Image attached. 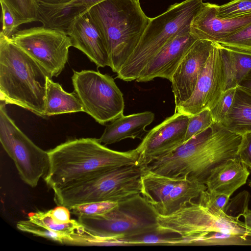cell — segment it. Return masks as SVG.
Wrapping results in <instances>:
<instances>
[{"mask_svg": "<svg viewBox=\"0 0 251 251\" xmlns=\"http://www.w3.org/2000/svg\"><path fill=\"white\" fill-rule=\"evenodd\" d=\"M241 139L242 135L229 131L220 123L214 122L175 150L151 161L146 169L204 183L214 168L237 156Z\"/></svg>", "mask_w": 251, "mask_h": 251, "instance_id": "1", "label": "cell"}, {"mask_svg": "<svg viewBox=\"0 0 251 251\" xmlns=\"http://www.w3.org/2000/svg\"><path fill=\"white\" fill-rule=\"evenodd\" d=\"M50 166L44 179L53 191L106 171L138 162L137 150L110 149L98 139L69 140L48 151Z\"/></svg>", "mask_w": 251, "mask_h": 251, "instance_id": "2", "label": "cell"}, {"mask_svg": "<svg viewBox=\"0 0 251 251\" xmlns=\"http://www.w3.org/2000/svg\"><path fill=\"white\" fill-rule=\"evenodd\" d=\"M48 77L33 58L0 34V101L45 117Z\"/></svg>", "mask_w": 251, "mask_h": 251, "instance_id": "3", "label": "cell"}, {"mask_svg": "<svg viewBox=\"0 0 251 251\" xmlns=\"http://www.w3.org/2000/svg\"><path fill=\"white\" fill-rule=\"evenodd\" d=\"M88 12L107 48L110 67L118 73L134 51L150 22L139 0H104Z\"/></svg>", "mask_w": 251, "mask_h": 251, "instance_id": "4", "label": "cell"}, {"mask_svg": "<svg viewBox=\"0 0 251 251\" xmlns=\"http://www.w3.org/2000/svg\"><path fill=\"white\" fill-rule=\"evenodd\" d=\"M202 0H184L169 6L162 14L151 18L133 52L117 73L126 81L136 80L149 62L192 21Z\"/></svg>", "mask_w": 251, "mask_h": 251, "instance_id": "5", "label": "cell"}, {"mask_svg": "<svg viewBox=\"0 0 251 251\" xmlns=\"http://www.w3.org/2000/svg\"><path fill=\"white\" fill-rule=\"evenodd\" d=\"M158 214L141 195L118 202L101 215L79 216L78 222L93 236L91 245L110 246L116 240L157 231Z\"/></svg>", "mask_w": 251, "mask_h": 251, "instance_id": "6", "label": "cell"}, {"mask_svg": "<svg viewBox=\"0 0 251 251\" xmlns=\"http://www.w3.org/2000/svg\"><path fill=\"white\" fill-rule=\"evenodd\" d=\"M146 168L137 162L106 171L54 191V200L69 209L96 201H121L141 194Z\"/></svg>", "mask_w": 251, "mask_h": 251, "instance_id": "7", "label": "cell"}, {"mask_svg": "<svg viewBox=\"0 0 251 251\" xmlns=\"http://www.w3.org/2000/svg\"><path fill=\"white\" fill-rule=\"evenodd\" d=\"M157 222V231L175 233L184 238L210 231L251 237V228L245 222L226 214H215L193 200L184 202L170 214H158Z\"/></svg>", "mask_w": 251, "mask_h": 251, "instance_id": "8", "label": "cell"}, {"mask_svg": "<svg viewBox=\"0 0 251 251\" xmlns=\"http://www.w3.org/2000/svg\"><path fill=\"white\" fill-rule=\"evenodd\" d=\"M73 72L75 92L84 112L102 125L123 115V94L111 76L92 70Z\"/></svg>", "mask_w": 251, "mask_h": 251, "instance_id": "9", "label": "cell"}, {"mask_svg": "<svg viewBox=\"0 0 251 251\" xmlns=\"http://www.w3.org/2000/svg\"><path fill=\"white\" fill-rule=\"evenodd\" d=\"M0 141L13 160L22 180L34 188L47 174L50 166L48 151L36 145L8 115L5 103L0 101Z\"/></svg>", "mask_w": 251, "mask_h": 251, "instance_id": "10", "label": "cell"}, {"mask_svg": "<svg viewBox=\"0 0 251 251\" xmlns=\"http://www.w3.org/2000/svg\"><path fill=\"white\" fill-rule=\"evenodd\" d=\"M8 39L33 58L50 78L64 69L72 47L66 33L43 25L18 30Z\"/></svg>", "mask_w": 251, "mask_h": 251, "instance_id": "11", "label": "cell"}, {"mask_svg": "<svg viewBox=\"0 0 251 251\" xmlns=\"http://www.w3.org/2000/svg\"><path fill=\"white\" fill-rule=\"evenodd\" d=\"M226 87V75L220 46L215 43L192 95L176 105L175 112L190 117L204 109L210 110Z\"/></svg>", "mask_w": 251, "mask_h": 251, "instance_id": "12", "label": "cell"}, {"mask_svg": "<svg viewBox=\"0 0 251 251\" xmlns=\"http://www.w3.org/2000/svg\"><path fill=\"white\" fill-rule=\"evenodd\" d=\"M189 116L178 112L150 130L136 148L138 162L147 167L156 158L175 150L185 142Z\"/></svg>", "mask_w": 251, "mask_h": 251, "instance_id": "13", "label": "cell"}, {"mask_svg": "<svg viewBox=\"0 0 251 251\" xmlns=\"http://www.w3.org/2000/svg\"><path fill=\"white\" fill-rule=\"evenodd\" d=\"M214 44L210 41L197 39L181 61L171 81L176 106L192 95Z\"/></svg>", "mask_w": 251, "mask_h": 251, "instance_id": "14", "label": "cell"}, {"mask_svg": "<svg viewBox=\"0 0 251 251\" xmlns=\"http://www.w3.org/2000/svg\"><path fill=\"white\" fill-rule=\"evenodd\" d=\"M216 4L203 3L193 18L191 33L197 39L218 43L251 24V14L232 18L217 15Z\"/></svg>", "mask_w": 251, "mask_h": 251, "instance_id": "15", "label": "cell"}, {"mask_svg": "<svg viewBox=\"0 0 251 251\" xmlns=\"http://www.w3.org/2000/svg\"><path fill=\"white\" fill-rule=\"evenodd\" d=\"M190 25L180 31L149 62L136 80L139 82L161 77L171 81L177 67L194 42Z\"/></svg>", "mask_w": 251, "mask_h": 251, "instance_id": "16", "label": "cell"}, {"mask_svg": "<svg viewBox=\"0 0 251 251\" xmlns=\"http://www.w3.org/2000/svg\"><path fill=\"white\" fill-rule=\"evenodd\" d=\"M66 34L72 47L81 51L98 67L110 66L105 40L88 11L74 21Z\"/></svg>", "mask_w": 251, "mask_h": 251, "instance_id": "17", "label": "cell"}, {"mask_svg": "<svg viewBox=\"0 0 251 251\" xmlns=\"http://www.w3.org/2000/svg\"><path fill=\"white\" fill-rule=\"evenodd\" d=\"M247 167L237 156L226 160L211 172L204 183L206 190L213 194L230 197L246 183L250 175Z\"/></svg>", "mask_w": 251, "mask_h": 251, "instance_id": "18", "label": "cell"}, {"mask_svg": "<svg viewBox=\"0 0 251 251\" xmlns=\"http://www.w3.org/2000/svg\"><path fill=\"white\" fill-rule=\"evenodd\" d=\"M154 114L151 111L124 115L107 125L103 133L98 139L104 145H110L123 140L131 138L143 139L148 131L146 126L154 120Z\"/></svg>", "mask_w": 251, "mask_h": 251, "instance_id": "19", "label": "cell"}, {"mask_svg": "<svg viewBox=\"0 0 251 251\" xmlns=\"http://www.w3.org/2000/svg\"><path fill=\"white\" fill-rule=\"evenodd\" d=\"M221 123L242 136L251 132V94L237 86L231 106Z\"/></svg>", "mask_w": 251, "mask_h": 251, "instance_id": "20", "label": "cell"}, {"mask_svg": "<svg viewBox=\"0 0 251 251\" xmlns=\"http://www.w3.org/2000/svg\"><path fill=\"white\" fill-rule=\"evenodd\" d=\"M88 11L83 6L73 3L61 5L38 3V21L46 27L66 33L74 21Z\"/></svg>", "mask_w": 251, "mask_h": 251, "instance_id": "21", "label": "cell"}, {"mask_svg": "<svg viewBox=\"0 0 251 251\" xmlns=\"http://www.w3.org/2000/svg\"><path fill=\"white\" fill-rule=\"evenodd\" d=\"M79 112L84 111L76 93L65 91L59 83L48 77L45 116Z\"/></svg>", "mask_w": 251, "mask_h": 251, "instance_id": "22", "label": "cell"}, {"mask_svg": "<svg viewBox=\"0 0 251 251\" xmlns=\"http://www.w3.org/2000/svg\"><path fill=\"white\" fill-rule=\"evenodd\" d=\"M207 189L206 185L198 180L185 178L178 182L160 204L153 207L157 213L166 215L177 210L184 202L198 198Z\"/></svg>", "mask_w": 251, "mask_h": 251, "instance_id": "23", "label": "cell"}, {"mask_svg": "<svg viewBox=\"0 0 251 251\" xmlns=\"http://www.w3.org/2000/svg\"><path fill=\"white\" fill-rule=\"evenodd\" d=\"M184 179L170 177L146 169L142 176L141 195L154 207L161 203L174 187Z\"/></svg>", "mask_w": 251, "mask_h": 251, "instance_id": "24", "label": "cell"}, {"mask_svg": "<svg viewBox=\"0 0 251 251\" xmlns=\"http://www.w3.org/2000/svg\"><path fill=\"white\" fill-rule=\"evenodd\" d=\"M219 45L226 75V90L236 88L251 70V53L234 50Z\"/></svg>", "mask_w": 251, "mask_h": 251, "instance_id": "25", "label": "cell"}, {"mask_svg": "<svg viewBox=\"0 0 251 251\" xmlns=\"http://www.w3.org/2000/svg\"><path fill=\"white\" fill-rule=\"evenodd\" d=\"M191 246L189 238L175 233L158 231L126 237L112 241L110 246Z\"/></svg>", "mask_w": 251, "mask_h": 251, "instance_id": "26", "label": "cell"}, {"mask_svg": "<svg viewBox=\"0 0 251 251\" xmlns=\"http://www.w3.org/2000/svg\"><path fill=\"white\" fill-rule=\"evenodd\" d=\"M27 219L32 222L51 231L72 236L75 240L77 236L85 233L84 227L78 221L71 220L65 223H57L53 220L49 210L30 212L28 214Z\"/></svg>", "mask_w": 251, "mask_h": 251, "instance_id": "27", "label": "cell"}, {"mask_svg": "<svg viewBox=\"0 0 251 251\" xmlns=\"http://www.w3.org/2000/svg\"><path fill=\"white\" fill-rule=\"evenodd\" d=\"M17 228L25 232L49 239L62 244L73 245L75 238L70 235L51 231L29 220H21L17 222Z\"/></svg>", "mask_w": 251, "mask_h": 251, "instance_id": "28", "label": "cell"}, {"mask_svg": "<svg viewBox=\"0 0 251 251\" xmlns=\"http://www.w3.org/2000/svg\"><path fill=\"white\" fill-rule=\"evenodd\" d=\"M192 245H244L247 237L220 231H210L191 238Z\"/></svg>", "mask_w": 251, "mask_h": 251, "instance_id": "29", "label": "cell"}, {"mask_svg": "<svg viewBox=\"0 0 251 251\" xmlns=\"http://www.w3.org/2000/svg\"><path fill=\"white\" fill-rule=\"evenodd\" d=\"M11 9L20 25L38 21L36 0H2Z\"/></svg>", "mask_w": 251, "mask_h": 251, "instance_id": "30", "label": "cell"}, {"mask_svg": "<svg viewBox=\"0 0 251 251\" xmlns=\"http://www.w3.org/2000/svg\"><path fill=\"white\" fill-rule=\"evenodd\" d=\"M118 205V202L101 201L75 205L69 209L79 216H95L105 214Z\"/></svg>", "mask_w": 251, "mask_h": 251, "instance_id": "31", "label": "cell"}, {"mask_svg": "<svg viewBox=\"0 0 251 251\" xmlns=\"http://www.w3.org/2000/svg\"><path fill=\"white\" fill-rule=\"evenodd\" d=\"M218 43L234 50L251 53V24Z\"/></svg>", "mask_w": 251, "mask_h": 251, "instance_id": "32", "label": "cell"}, {"mask_svg": "<svg viewBox=\"0 0 251 251\" xmlns=\"http://www.w3.org/2000/svg\"><path fill=\"white\" fill-rule=\"evenodd\" d=\"M214 122L209 109H204L199 113L189 117L185 142L209 127Z\"/></svg>", "mask_w": 251, "mask_h": 251, "instance_id": "33", "label": "cell"}, {"mask_svg": "<svg viewBox=\"0 0 251 251\" xmlns=\"http://www.w3.org/2000/svg\"><path fill=\"white\" fill-rule=\"evenodd\" d=\"M251 14V0H233L217 5V15L221 18H232Z\"/></svg>", "mask_w": 251, "mask_h": 251, "instance_id": "34", "label": "cell"}, {"mask_svg": "<svg viewBox=\"0 0 251 251\" xmlns=\"http://www.w3.org/2000/svg\"><path fill=\"white\" fill-rule=\"evenodd\" d=\"M229 198L224 194H213L205 190L201 192L198 202L215 214L224 215Z\"/></svg>", "mask_w": 251, "mask_h": 251, "instance_id": "35", "label": "cell"}, {"mask_svg": "<svg viewBox=\"0 0 251 251\" xmlns=\"http://www.w3.org/2000/svg\"><path fill=\"white\" fill-rule=\"evenodd\" d=\"M250 199V195L246 190L242 191L235 197L229 199L225 208V214L239 220L248 209Z\"/></svg>", "mask_w": 251, "mask_h": 251, "instance_id": "36", "label": "cell"}, {"mask_svg": "<svg viewBox=\"0 0 251 251\" xmlns=\"http://www.w3.org/2000/svg\"><path fill=\"white\" fill-rule=\"evenodd\" d=\"M236 88L226 90L215 105L210 109L214 122L221 123L229 111L234 97Z\"/></svg>", "mask_w": 251, "mask_h": 251, "instance_id": "37", "label": "cell"}, {"mask_svg": "<svg viewBox=\"0 0 251 251\" xmlns=\"http://www.w3.org/2000/svg\"><path fill=\"white\" fill-rule=\"evenodd\" d=\"M2 14V29L1 34L10 38L18 31L21 25L9 6L2 0H0Z\"/></svg>", "mask_w": 251, "mask_h": 251, "instance_id": "38", "label": "cell"}, {"mask_svg": "<svg viewBox=\"0 0 251 251\" xmlns=\"http://www.w3.org/2000/svg\"><path fill=\"white\" fill-rule=\"evenodd\" d=\"M237 155V157L251 169V132L242 136Z\"/></svg>", "mask_w": 251, "mask_h": 251, "instance_id": "39", "label": "cell"}, {"mask_svg": "<svg viewBox=\"0 0 251 251\" xmlns=\"http://www.w3.org/2000/svg\"><path fill=\"white\" fill-rule=\"evenodd\" d=\"M70 209L63 205H58L52 209L49 210L53 220L58 223H65L70 219Z\"/></svg>", "mask_w": 251, "mask_h": 251, "instance_id": "40", "label": "cell"}, {"mask_svg": "<svg viewBox=\"0 0 251 251\" xmlns=\"http://www.w3.org/2000/svg\"><path fill=\"white\" fill-rule=\"evenodd\" d=\"M237 86L251 94V70L242 79Z\"/></svg>", "mask_w": 251, "mask_h": 251, "instance_id": "41", "label": "cell"}, {"mask_svg": "<svg viewBox=\"0 0 251 251\" xmlns=\"http://www.w3.org/2000/svg\"><path fill=\"white\" fill-rule=\"evenodd\" d=\"M103 0H75L70 3L83 6L89 10L93 6Z\"/></svg>", "mask_w": 251, "mask_h": 251, "instance_id": "42", "label": "cell"}, {"mask_svg": "<svg viewBox=\"0 0 251 251\" xmlns=\"http://www.w3.org/2000/svg\"><path fill=\"white\" fill-rule=\"evenodd\" d=\"M75 0H36L38 3L47 5H61L70 3Z\"/></svg>", "mask_w": 251, "mask_h": 251, "instance_id": "43", "label": "cell"}, {"mask_svg": "<svg viewBox=\"0 0 251 251\" xmlns=\"http://www.w3.org/2000/svg\"><path fill=\"white\" fill-rule=\"evenodd\" d=\"M244 217L245 223L251 228V210L248 209L243 216Z\"/></svg>", "mask_w": 251, "mask_h": 251, "instance_id": "44", "label": "cell"}, {"mask_svg": "<svg viewBox=\"0 0 251 251\" xmlns=\"http://www.w3.org/2000/svg\"><path fill=\"white\" fill-rule=\"evenodd\" d=\"M251 171V169H250ZM249 186L251 187V179L249 181Z\"/></svg>", "mask_w": 251, "mask_h": 251, "instance_id": "45", "label": "cell"}]
</instances>
